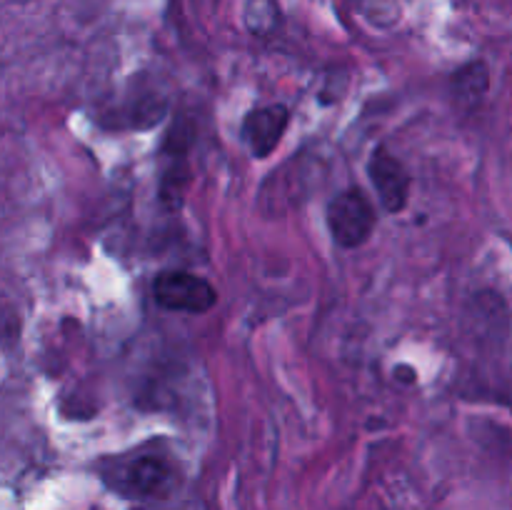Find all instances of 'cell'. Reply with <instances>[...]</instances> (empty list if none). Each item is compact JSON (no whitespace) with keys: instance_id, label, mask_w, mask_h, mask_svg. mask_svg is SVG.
<instances>
[{"instance_id":"cell-1","label":"cell","mask_w":512,"mask_h":510,"mask_svg":"<svg viewBox=\"0 0 512 510\" xmlns=\"http://www.w3.org/2000/svg\"><path fill=\"white\" fill-rule=\"evenodd\" d=\"M108 483L128 498H165L178 485L180 473L165 453H133L115 460L105 473Z\"/></svg>"},{"instance_id":"cell-2","label":"cell","mask_w":512,"mask_h":510,"mask_svg":"<svg viewBox=\"0 0 512 510\" xmlns=\"http://www.w3.org/2000/svg\"><path fill=\"white\" fill-rule=\"evenodd\" d=\"M375 220H378V215H375L373 203L358 188L343 190L328 205V228L335 243L343 245V248L363 245L373 233Z\"/></svg>"},{"instance_id":"cell-3","label":"cell","mask_w":512,"mask_h":510,"mask_svg":"<svg viewBox=\"0 0 512 510\" xmlns=\"http://www.w3.org/2000/svg\"><path fill=\"white\" fill-rule=\"evenodd\" d=\"M155 303L173 313H208L218 303V293L205 278L185 270H165L153 280Z\"/></svg>"},{"instance_id":"cell-4","label":"cell","mask_w":512,"mask_h":510,"mask_svg":"<svg viewBox=\"0 0 512 510\" xmlns=\"http://www.w3.org/2000/svg\"><path fill=\"white\" fill-rule=\"evenodd\" d=\"M370 183L388 213H400L410 198V175L405 165L388 148H375L368 163Z\"/></svg>"},{"instance_id":"cell-5","label":"cell","mask_w":512,"mask_h":510,"mask_svg":"<svg viewBox=\"0 0 512 510\" xmlns=\"http://www.w3.org/2000/svg\"><path fill=\"white\" fill-rule=\"evenodd\" d=\"M288 120L290 113L285 105H263V108L250 110L243 120V128H240V135H243L250 153L255 158H268L283 140Z\"/></svg>"},{"instance_id":"cell-6","label":"cell","mask_w":512,"mask_h":510,"mask_svg":"<svg viewBox=\"0 0 512 510\" xmlns=\"http://www.w3.org/2000/svg\"><path fill=\"white\" fill-rule=\"evenodd\" d=\"M490 85V73L488 65L475 60V63H468L465 68H460L458 73L453 75V95L460 103V108L473 110L478 108L480 100L485 98Z\"/></svg>"}]
</instances>
